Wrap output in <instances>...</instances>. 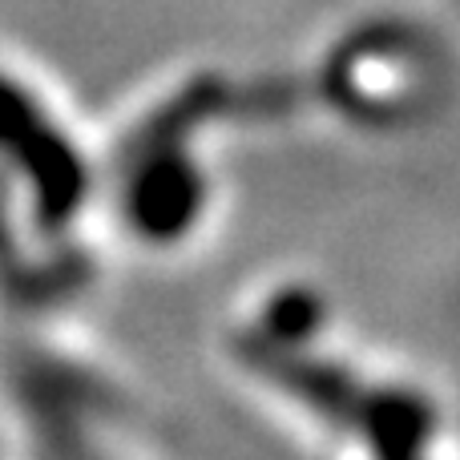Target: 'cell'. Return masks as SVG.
<instances>
[{"mask_svg":"<svg viewBox=\"0 0 460 460\" xmlns=\"http://www.w3.org/2000/svg\"><path fill=\"white\" fill-rule=\"evenodd\" d=\"M243 105L230 89L199 81L178 102L162 105L129 142L126 166L118 170V210L142 246L174 251L202 230L218 194L202 134L210 121H223Z\"/></svg>","mask_w":460,"mask_h":460,"instance_id":"cell-3","label":"cell"},{"mask_svg":"<svg viewBox=\"0 0 460 460\" xmlns=\"http://www.w3.org/2000/svg\"><path fill=\"white\" fill-rule=\"evenodd\" d=\"M453 89L448 45L424 21L380 13L348 24L311 69V102L359 134H404L445 105Z\"/></svg>","mask_w":460,"mask_h":460,"instance_id":"cell-2","label":"cell"},{"mask_svg":"<svg viewBox=\"0 0 460 460\" xmlns=\"http://www.w3.org/2000/svg\"><path fill=\"white\" fill-rule=\"evenodd\" d=\"M230 356L295 424L356 456L437 453L445 400L404 364L343 332L335 299L307 279L267 283L230 332Z\"/></svg>","mask_w":460,"mask_h":460,"instance_id":"cell-1","label":"cell"}]
</instances>
